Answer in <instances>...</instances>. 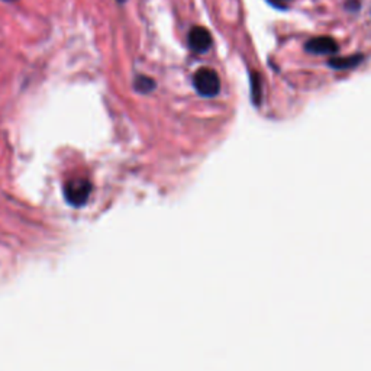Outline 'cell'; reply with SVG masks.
Segmentation results:
<instances>
[{
  "instance_id": "cell-2",
  "label": "cell",
  "mask_w": 371,
  "mask_h": 371,
  "mask_svg": "<svg viewBox=\"0 0 371 371\" xmlns=\"http://www.w3.org/2000/svg\"><path fill=\"white\" fill-rule=\"evenodd\" d=\"M91 184L87 180H70L64 186V196L73 206H82L87 202L90 196Z\"/></svg>"
},
{
  "instance_id": "cell-6",
  "label": "cell",
  "mask_w": 371,
  "mask_h": 371,
  "mask_svg": "<svg viewBox=\"0 0 371 371\" xmlns=\"http://www.w3.org/2000/svg\"><path fill=\"white\" fill-rule=\"evenodd\" d=\"M155 87H157V85L151 77H147V76H137L135 77L134 89H135V91L141 93V95H148V93H151Z\"/></svg>"
},
{
  "instance_id": "cell-5",
  "label": "cell",
  "mask_w": 371,
  "mask_h": 371,
  "mask_svg": "<svg viewBox=\"0 0 371 371\" xmlns=\"http://www.w3.org/2000/svg\"><path fill=\"white\" fill-rule=\"evenodd\" d=\"M363 60H364V56L355 54V56L342 57V58H333V60H329L328 65L329 67H333L334 70H338V71L352 70L355 67H359V65L363 63Z\"/></svg>"
},
{
  "instance_id": "cell-3",
  "label": "cell",
  "mask_w": 371,
  "mask_h": 371,
  "mask_svg": "<svg viewBox=\"0 0 371 371\" xmlns=\"http://www.w3.org/2000/svg\"><path fill=\"white\" fill-rule=\"evenodd\" d=\"M304 49L313 56H333L339 49V47L334 38L316 36L304 44Z\"/></svg>"
},
{
  "instance_id": "cell-4",
  "label": "cell",
  "mask_w": 371,
  "mask_h": 371,
  "mask_svg": "<svg viewBox=\"0 0 371 371\" xmlns=\"http://www.w3.org/2000/svg\"><path fill=\"white\" fill-rule=\"evenodd\" d=\"M212 44H214V39H212L210 32L202 26H194V28L189 32V47L194 52H206Z\"/></svg>"
},
{
  "instance_id": "cell-10",
  "label": "cell",
  "mask_w": 371,
  "mask_h": 371,
  "mask_svg": "<svg viewBox=\"0 0 371 371\" xmlns=\"http://www.w3.org/2000/svg\"><path fill=\"white\" fill-rule=\"evenodd\" d=\"M6 2H15V0H6Z\"/></svg>"
},
{
  "instance_id": "cell-8",
  "label": "cell",
  "mask_w": 371,
  "mask_h": 371,
  "mask_svg": "<svg viewBox=\"0 0 371 371\" xmlns=\"http://www.w3.org/2000/svg\"><path fill=\"white\" fill-rule=\"evenodd\" d=\"M274 2H282V3H284V2H290V0H274Z\"/></svg>"
},
{
  "instance_id": "cell-7",
  "label": "cell",
  "mask_w": 371,
  "mask_h": 371,
  "mask_svg": "<svg viewBox=\"0 0 371 371\" xmlns=\"http://www.w3.org/2000/svg\"><path fill=\"white\" fill-rule=\"evenodd\" d=\"M251 99L256 104L260 103L262 99V93H261V77L258 73L253 71L251 73Z\"/></svg>"
},
{
  "instance_id": "cell-9",
  "label": "cell",
  "mask_w": 371,
  "mask_h": 371,
  "mask_svg": "<svg viewBox=\"0 0 371 371\" xmlns=\"http://www.w3.org/2000/svg\"><path fill=\"white\" fill-rule=\"evenodd\" d=\"M117 2H119V3H124V2H125V0H117Z\"/></svg>"
},
{
  "instance_id": "cell-1",
  "label": "cell",
  "mask_w": 371,
  "mask_h": 371,
  "mask_svg": "<svg viewBox=\"0 0 371 371\" xmlns=\"http://www.w3.org/2000/svg\"><path fill=\"white\" fill-rule=\"evenodd\" d=\"M193 86L203 98H215L221 91V78L214 69L202 67L193 76Z\"/></svg>"
}]
</instances>
